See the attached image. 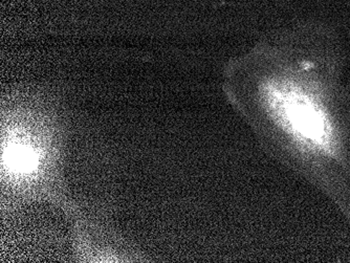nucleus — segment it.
I'll list each match as a JSON object with an SVG mask.
<instances>
[{
	"mask_svg": "<svg viewBox=\"0 0 350 263\" xmlns=\"http://www.w3.org/2000/svg\"><path fill=\"white\" fill-rule=\"evenodd\" d=\"M7 167L16 174H27L37 166L38 158L34 151L21 144L9 145L5 151Z\"/></svg>",
	"mask_w": 350,
	"mask_h": 263,
	"instance_id": "obj_1",
	"label": "nucleus"
}]
</instances>
